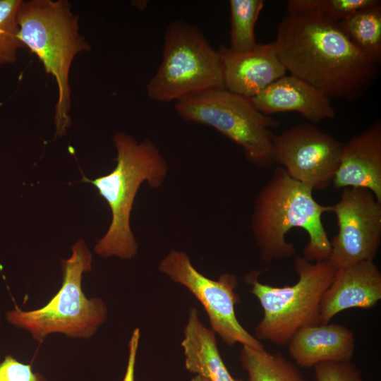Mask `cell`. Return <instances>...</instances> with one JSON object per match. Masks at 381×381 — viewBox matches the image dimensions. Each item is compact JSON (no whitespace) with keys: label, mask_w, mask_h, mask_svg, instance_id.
Wrapping results in <instances>:
<instances>
[{"label":"cell","mask_w":381,"mask_h":381,"mask_svg":"<svg viewBox=\"0 0 381 381\" xmlns=\"http://www.w3.org/2000/svg\"><path fill=\"white\" fill-rule=\"evenodd\" d=\"M274 44L286 71L329 99L356 100L377 76L378 64L351 42L339 22L317 11L288 13L277 25Z\"/></svg>","instance_id":"1"},{"label":"cell","mask_w":381,"mask_h":381,"mask_svg":"<svg viewBox=\"0 0 381 381\" xmlns=\"http://www.w3.org/2000/svg\"><path fill=\"white\" fill-rule=\"evenodd\" d=\"M313 189L291 178L282 167H277L260 190L253 206L250 226L261 259L265 262L295 255L296 248L286 240L294 228H301L309 240L303 257L309 262L327 260L330 240L322 217L332 212V205L318 203Z\"/></svg>","instance_id":"2"},{"label":"cell","mask_w":381,"mask_h":381,"mask_svg":"<svg viewBox=\"0 0 381 381\" xmlns=\"http://www.w3.org/2000/svg\"><path fill=\"white\" fill-rule=\"evenodd\" d=\"M116 164L109 174L82 181L90 183L108 203L111 221L94 250L102 258L130 260L138 253V244L130 226L131 212L141 185L160 187L167 176L168 165L157 146L150 140L138 142L125 133L113 138Z\"/></svg>","instance_id":"3"},{"label":"cell","mask_w":381,"mask_h":381,"mask_svg":"<svg viewBox=\"0 0 381 381\" xmlns=\"http://www.w3.org/2000/svg\"><path fill=\"white\" fill-rule=\"evenodd\" d=\"M19 37L25 48L42 62L54 79L58 97L54 106L56 135L71 125L70 73L75 56L91 49L79 31V18L66 0L23 1L17 15Z\"/></svg>","instance_id":"4"},{"label":"cell","mask_w":381,"mask_h":381,"mask_svg":"<svg viewBox=\"0 0 381 381\" xmlns=\"http://www.w3.org/2000/svg\"><path fill=\"white\" fill-rule=\"evenodd\" d=\"M71 250V255L61 261V286L47 303L31 310L16 306L6 314L8 322L26 330L40 343L54 333L90 339L107 320L105 302L87 298L82 289L83 274L92 269L91 252L83 239L77 241Z\"/></svg>","instance_id":"5"},{"label":"cell","mask_w":381,"mask_h":381,"mask_svg":"<svg viewBox=\"0 0 381 381\" xmlns=\"http://www.w3.org/2000/svg\"><path fill=\"white\" fill-rule=\"evenodd\" d=\"M298 276L291 286L282 287L262 284L260 271L246 276L250 293L259 301L263 317L255 327V338L286 346L301 329L320 324V304L334 278L336 270L326 260L311 262L303 256L293 260Z\"/></svg>","instance_id":"6"},{"label":"cell","mask_w":381,"mask_h":381,"mask_svg":"<svg viewBox=\"0 0 381 381\" xmlns=\"http://www.w3.org/2000/svg\"><path fill=\"white\" fill-rule=\"evenodd\" d=\"M219 89H224L219 51L195 26L172 21L164 32L161 64L147 85L148 97L176 102Z\"/></svg>","instance_id":"7"},{"label":"cell","mask_w":381,"mask_h":381,"mask_svg":"<svg viewBox=\"0 0 381 381\" xmlns=\"http://www.w3.org/2000/svg\"><path fill=\"white\" fill-rule=\"evenodd\" d=\"M175 109L183 120L209 126L240 145L255 166L275 163L271 128L279 122L259 111L249 99L219 89L178 101Z\"/></svg>","instance_id":"8"},{"label":"cell","mask_w":381,"mask_h":381,"mask_svg":"<svg viewBox=\"0 0 381 381\" xmlns=\"http://www.w3.org/2000/svg\"><path fill=\"white\" fill-rule=\"evenodd\" d=\"M158 270L195 296L208 315L212 330L227 345L239 343L255 349H264L236 318L235 305L240 298L235 292L238 286L235 275L224 273L217 280L211 279L195 268L186 252L177 250H172L161 260Z\"/></svg>","instance_id":"9"},{"label":"cell","mask_w":381,"mask_h":381,"mask_svg":"<svg viewBox=\"0 0 381 381\" xmlns=\"http://www.w3.org/2000/svg\"><path fill=\"white\" fill-rule=\"evenodd\" d=\"M332 207L338 232L327 260L335 270L373 261L381 239V202L368 189L344 188Z\"/></svg>","instance_id":"10"},{"label":"cell","mask_w":381,"mask_h":381,"mask_svg":"<svg viewBox=\"0 0 381 381\" xmlns=\"http://www.w3.org/2000/svg\"><path fill=\"white\" fill-rule=\"evenodd\" d=\"M342 145L310 123L295 125L273 139L275 163L313 190H323L332 184Z\"/></svg>","instance_id":"11"},{"label":"cell","mask_w":381,"mask_h":381,"mask_svg":"<svg viewBox=\"0 0 381 381\" xmlns=\"http://www.w3.org/2000/svg\"><path fill=\"white\" fill-rule=\"evenodd\" d=\"M224 88L250 99L286 75L274 42L258 44L252 50L234 53L222 46L218 49Z\"/></svg>","instance_id":"12"},{"label":"cell","mask_w":381,"mask_h":381,"mask_svg":"<svg viewBox=\"0 0 381 381\" xmlns=\"http://www.w3.org/2000/svg\"><path fill=\"white\" fill-rule=\"evenodd\" d=\"M381 300V273L373 261L336 270L320 304V324H328L339 313L353 308L370 309Z\"/></svg>","instance_id":"13"},{"label":"cell","mask_w":381,"mask_h":381,"mask_svg":"<svg viewBox=\"0 0 381 381\" xmlns=\"http://www.w3.org/2000/svg\"><path fill=\"white\" fill-rule=\"evenodd\" d=\"M332 184L336 188L368 189L381 202L380 121L343 144Z\"/></svg>","instance_id":"14"},{"label":"cell","mask_w":381,"mask_h":381,"mask_svg":"<svg viewBox=\"0 0 381 381\" xmlns=\"http://www.w3.org/2000/svg\"><path fill=\"white\" fill-rule=\"evenodd\" d=\"M249 100L265 115L296 111L313 124L335 116L327 96L292 75L279 78Z\"/></svg>","instance_id":"15"},{"label":"cell","mask_w":381,"mask_h":381,"mask_svg":"<svg viewBox=\"0 0 381 381\" xmlns=\"http://www.w3.org/2000/svg\"><path fill=\"white\" fill-rule=\"evenodd\" d=\"M354 333L339 324H318L299 329L288 343L289 353L301 368L322 362L350 361L355 350Z\"/></svg>","instance_id":"16"},{"label":"cell","mask_w":381,"mask_h":381,"mask_svg":"<svg viewBox=\"0 0 381 381\" xmlns=\"http://www.w3.org/2000/svg\"><path fill=\"white\" fill-rule=\"evenodd\" d=\"M198 315L197 309L191 308L184 327L181 346L186 368L210 381H242L230 374L219 353L216 333L207 328Z\"/></svg>","instance_id":"17"},{"label":"cell","mask_w":381,"mask_h":381,"mask_svg":"<svg viewBox=\"0 0 381 381\" xmlns=\"http://www.w3.org/2000/svg\"><path fill=\"white\" fill-rule=\"evenodd\" d=\"M248 381H310L298 368L279 353L243 346L240 353Z\"/></svg>","instance_id":"18"},{"label":"cell","mask_w":381,"mask_h":381,"mask_svg":"<svg viewBox=\"0 0 381 381\" xmlns=\"http://www.w3.org/2000/svg\"><path fill=\"white\" fill-rule=\"evenodd\" d=\"M351 42L370 60H381V4L360 10L339 22Z\"/></svg>","instance_id":"19"},{"label":"cell","mask_w":381,"mask_h":381,"mask_svg":"<svg viewBox=\"0 0 381 381\" xmlns=\"http://www.w3.org/2000/svg\"><path fill=\"white\" fill-rule=\"evenodd\" d=\"M264 4L262 0L229 1L231 52H247L258 44L255 26Z\"/></svg>","instance_id":"20"},{"label":"cell","mask_w":381,"mask_h":381,"mask_svg":"<svg viewBox=\"0 0 381 381\" xmlns=\"http://www.w3.org/2000/svg\"><path fill=\"white\" fill-rule=\"evenodd\" d=\"M22 0H0V66L16 61L25 48L19 37L17 15Z\"/></svg>","instance_id":"21"},{"label":"cell","mask_w":381,"mask_h":381,"mask_svg":"<svg viewBox=\"0 0 381 381\" xmlns=\"http://www.w3.org/2000/svg\"><path fill=\"white\" fill-rule=\"evenodd\" d=\"M377 0H289L288 13L317 11L336 21L379 3Z\"/></svg>","instance_id":"22"},{"label":"cell","mask_w":381,"mask_h":381,"mask_svg":"<svg viewBox=\"0 0 381 381\" xmlns=\"http://www.w3.org/2000/svg\"><path fill=\"white\" fill-rule=\"evenodd\" d=\"M315 381H365L351 361L322 362L314 367Z\"/></svg>","instance_id":"23"},{"label":"cell","mask_w":381,"mask_h":381,"mask_svg":"<svg viewBox=\"0 0 381 381\" xmlns=\"http://www.w3.org/2000/svg\"><path fill=\"white\" fill-rule=\"evenodd\" d=\"M0 381H48L41 373L34 371L30 364L20 362L6 355L0 363Z\"/></svg>","instance_id":"24"},{"label":"cell","mask_w":381,"mask_h":381,"mask_svg":"<svg viewBox=\"0 0 381 381\" xmlns=\"http://www.w3.org/2000/svg\"><path fill=\"white\" fill-rule=\"evenodd\" d=\"M140 337V329L135 328L128 342V357L122 381H135V368Z\"/></svg>","instance_id":"25"},{"label":"cell","mask_w":381,"mask_h":381,"mask_svg":"<svg viewBox=\"0 0 381 381\" xmlns=\"http://www.w3.org/2000/svg\"><path fill=\"white\" fill-rule=\"evenodd\" d=\"M190 381H210L205 378H203L202 377H200V376H198V375H195L194 377H193L191 379Z\"/></svg>","instance_id":"26"}]
</instances>
